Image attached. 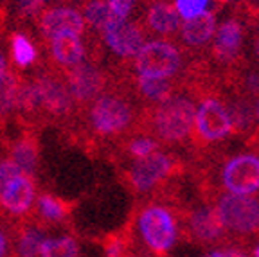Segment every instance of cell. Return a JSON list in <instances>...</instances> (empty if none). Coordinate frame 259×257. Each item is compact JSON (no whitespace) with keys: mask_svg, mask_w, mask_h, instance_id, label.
Masks as SVG:
<instances>
[{"mask_svg":"<svg viewBox=\"0 0 259 257\" xmlns=\"http://www.w3.org/2000/svg\"><path fill=\"white\" fill-rule=\"evenodd\" d=\"M232 139H236L234 128L220 84L198 97L187 158L207 157L222 151Z\"/></svg>","mask_w":259,"mask_h":257,"instance_id":"obj_4","label":"cell"},{"mask_svg":"<svg viewBox=\"0 0 259 257\" xmlns=\"http://www.w3.org/2000/svg\"><path fill=\"white\" fill-rule=\"evenodd\" d=\"M196 103L198 99L194 97V94L182 84V89L175 96H171L160 105L142 106L135 132L151 135L166 149L189 151Z\"/></svg>","mask_w":259,"mask_h":257,"instance_id":"obj_2","label":"cell"},{"mask_svg":"<svg viewBox=\"0 0 259 257\" xmlns=\"http://www.w3.org/2000/svg\"><path fill=\"white\" fill-rule=\"evenodd\" d=\"M222 2V4H227V2H232V0H218V4Z\"/></svg>","mask_w":259,"mask_h":257,"instance_id":"obj_39","label":"cell"},{"mask_svg":"<svg viewBox=\"0 0 259 257\" xmlns=\"http://www.w3.org/2000/svg\"><path fill=\"white\" fill-rule=\"evenodd\" d=\"M252 255H254V257H259V241L255 243L254 250H252Z\"/></svg>","mask_w":259,"mask_h":257,"instance_id":"obj_38","label":"cell"},{"mask_svg":"<svg viewBox=\"0 0 259 257\" xmlns=\"http://www.w3.org/2000/svg\"><path fill=\"white\" fill-rule=\"evenodd\" d=\"M11 54L13 61H15L16 67L27 68L29 65H32L36 61V47L32 45V41L29 40L25 34L22 32H16L11 38Z\"/></svg>","mask_w":259,"mask_h":257,"instance_id":"obj_26","label":"cell"},{"mask_svg":"<svg viewBox=\"0 0 259 257\" xmlns=\"http://www.w3.org/2000/svg\"><path fill=\"white\" fill-rule=\"evenodd\" d=\"M9 158L22 169V173L32 177L36 173L38 162H40V153H38V142L36 139L29 133L22 135L15 144H11L9 149Z\"/></svg>","mask_w":259,"mask_h":257,"instance_id":"obj_20","label":"cell"},{"mask_svg":"<svg viewBox=\"0 0 259 257\" xmlns=\"http://www.w3.org/2000/svg\"><path fill=\"white\" fill-rule=\"evenodd\" d=\"M205 257H210V255H205Z\"/></svg>","mask_w":259,"mask_h":257,"instance_id":"obj_41","label":"cell"},{"mask_svg":"<svg viewBox=\"0 0 259 257\" xmlns=\"http://www.w3.org/2000/svg\"><path fill=\"white\" fill-rule=\"evenodd\" d=\"M38 27L44 38H53L56 34H81L87 29L85 18L79 9L72 6H54L40 13L38 18Z\"/></svg>","mask_w":259,"mask_h":257,"instance_id":"obj_15","label":"cell"},{"mask_svg":"<svg viewBox=\"0 0 259 257\" xmlns=\"http://www.w3.org/2000/svg\"><path fill=\"white\" fill-rule=\"evenodd\" d=\"M40 2H44V0H40Z\"/></svg>","mask_w":259,"mask_h":257,"instance_id":"obj_42","label":"cell"},{"mask_svg":"<svg viewBox=\"0 0 259 257\" xmlns=\"http://www.w3.org/2000/svg\"><path fill=\"white\" fill-rule=\"evenodd\" d=\"M122 175L130 191L137 196L177 205L184 178L189 177V158L175 149L162 148L150 157L132 160Z\"/></svg>","mask_w":259,"mask_h":257,"instance_id":"obj_1","label":"cell"},{"mask_svg":"<svg viewBox=\"0 0 259 257\" xmlns=\"http://www.w3.org/2000/svg\"><path fill=\"white\" fill-rule=\"evenodd\" d=\"M81 15L85 18V24H89L96 32H103L108 25L119 20L112 15L106 0H87L81 8Z\"/></svg>","mask_w":259,"mask_h":257,"instance_id":"obj_23","label":"cell"},{"mask_svg":"<svg viewBox=\"0 0 259 257\" xmlns=\"http://www.w3.org/2000/svg\"><path fill=\"white\" fill-rule=\"evenodd\" d=\"M9 68H8V60H6V56L2 54V51H0V83L6 79V76H8Z\"/></svg>","mask_w":259,"mask_h":257,"instance_id":"obj_35","label":"cell"},{"mask_svg":"<svg viewBox=\"0 0 259 257\" xmlns=\"http://www.w3.org/2000/svg\"><path fill=\"white\" fill-rule=\"evenodd\" d=\"M128 257H137V255H128Z\"/></svg>","mask_w":259,"mask_h":257,"instance_id":"obj_40","label":"cell"},{"mask_svg":"<svg viewBox=\"0 0 259 257\" xmlns=\"http://www.w3.org/2000/svg\"><path fill=\"white\" fill-rule=\"evenodd\" d=\"M22 169L15 164L9 157H0V189L4 187L8 182H11L13 178L20 177Z\"/></svg>","mask_w":259,"mask_h":257,"instance_id":"obj_30","label":"cell"},{"mask_svg":"<svg viewBox=\"0 0 259 257\" xmlns=\"http://www.w3.org/2000/svg\"><path fill=\"white\" fill-rule=\"evenodd\" d=\"M79 255V243L72 236L45 237L40 246L38 257H77Z\"/></svg>","mask_w":259,"mask_h":257,"instance_id":"obj_25","label":"cell"},{"mask_svg":"<svg viewBox=\"0 0 259 257\" xmlns=\"http://www.w3.org/2000/svg\"><path fill=\"white\" fill-rule=\"evenodd\" d=\"M13 248V239L8 230L0 229V257H9Z\"/></svg>","mask_w":259,"mask_h":257,"instance_id":"obj_32","label":"cell"},{"mask_svg":"<svg viewBox=\"0 0 259 257\" xmlns=\"http://www.w3.org/2000/svg\"><path fill=\"white\" fill-rule=\"evenodd\" d=\"M126 87L141 106H155L169 99L182 89V79H162L132 74L126 79Z\"/></svg>","mask_w":259,"mask_h":257,"instance_id":"obj_14","label":"cell"},{"mask_svg":"<svg viewBox=\"0 0 259 257\" xmlns=\"http://www.w3.org/2000/svg\"><path fill=\"white\" fill-rule=\"evenodd\" d=\"M141 24L144 25L148 34L173 40L178 34L182 18L178 16L173 0H151L146 8Z\"/></svg>","mask_w":259,"mask_h":257,"instance_id":"obj_17","label":"cell"},{"mask_svg":"<svg viewBox=\"0 0 259 257\" xmlns=\"http://www.w3.org/2000/svg\"><path fill=\"white\" fill-rule=\"evenodd\" d=\"M245 142H247V146H248V149H250V151H254V153H257V155H259V128H255V132L252 133V135L248 137Z\"/></svg>","mask_w":259,"mask_h":257,"instance_id":"obj_34","label":"cell"},{"mask_svg":"<svg viewBox=\"0 0 259 257\" xmlns=\"http://www.w3.org/2000/svg\"><path fill=\"white\" fill-rule=\"evenodd\" d=\"M60 74L67 84L74 105L83 110L112 84L106 70L90 61H81L70 68H63Z\"/></svg>","mask_w":259,"mask_h":257,"instance_id":"obj_10","label":"cell"},{"mask_svg":"<svg viewBox=\"0 0 259 257\" xmlns=\"http://www.w3.org/2000/svg\"><path fill=\"white\" fill-rule=\"evenodd\" d=\"M248 29L250 25L238 11H232V15L227 16L216 27L212 44L207 49L209 54L205 56L220 74L234 70L248 61L245 58V41L248 36Z\"/></svg>","mask_w":259,"mask_h":257,"instance_id":"obj_9","label":"cell"},{"mask_svg":"<svg viewBox=\"0 0 259 257\" xmlns=\"http://www.w3.org/2000/svg\"><path fill=\"white\" fill-rule=\"evenodd\" d=\"M32 83L36 89L40 115L54 119L72 115L76 105L60 72H40L32 77Z\"/></svg>","mask_w":259,"mask_h":257,"instance_id":"obj_11","label":"cell"},{"mask_svg":"<svg viewBox=\"0 0 259 257\" xmlns=\"http://www.w3.org/2000/svg\"><path fill=\"white\" fill-rule=\"evenodd\" d=\"M101 41L110 53L121 60H132L148 41V31L141 20H117L105 29Z\"/></svg>","mask_w":259,"mask_h":257,"instance_id":"obj_12","label":"cell"},{"mask_svg":"<svg viewBox=\"0 0 259 257\" xmlns=\"http://www.w3.org/2000/svg\"><path fill=\"white\" fill-rule=\"evenodd\" d=\"M218 18L216 11H205L202 15L184 20L178 29V41L180 47L189 54H205L210 45V40L214 38Z\"/></svg>","mask_w":259,"mask_h":257,"instance_id":"obj_13","label":"cell"},{"mask_svg":"<svg viewBox=\"0 0 259 257\" xmlns=\"http://www.w3.org/2000/svg\"><path fill=\"white\" fill-rule=\"evenodd\" d=\"M20 77L13 72H8L6 79L0 83V121L16 112V90H18Z\"/></svg>","mask_w":259,"mask_h":257,"instance_id":"obj_27","label":"cell"},{"mask_svg":"<svg viewBox=\"0 0 259 257\" xmlns=\"http://www.w3.org/2000/svg\"><path fill=\"white\" fill-rule=\"evenodd\" d=\"M45 241V234L40 227L27 223L16 230L15 237V253L18 257H38L40 246Z\"/></svg>","mask_w":259,"mask_h":257,"instance_id":"obj_21","label":"cell"},{"mask_svg":"<svg viewBox=\"0 0 259 257\" xmlns=\"http://www.w3.org/2000/svg\"><path fill=\"white\" fill-rule=\"evenodd\" d=\"M222 92L227 110H229V115H231L234 137L247 141L248 137L255 132V128H257L254 113V99L243 96L239 92H234V90L222 89Z\"/></svg>","mask_w":259,"mask_h":257,"instance_id":"obj_18","label":"cell"},{"mask_svg":"<svg viewBox=\"0 0 259 257\" xmlns=\"http://www.w3.org/2000/svg\"><path fill=\"white\" fill-rule=\"evenodd\" d=\"M175 9L182 20H189L194 16L209 11L210 0H173Z\"/></svg>","mask_w":259,"mask_h":257,"instance_id":"obj_28","label":"cell"},{"mask_svg":"<svg viewBox=\"0 0 259 257\" xmlns=\"http://www.w3.org/2000/svg\"><path fill=\"white\" fill-rule=\"evenodd\" d=\"M139 0H106L110 11L119 20H128Z\"/></svg>","mask_w":259,"mask_h":257,"instance_id":"obj_29","label":"cell"},{"mask_svg":"<svg viewBox=\"0 0 259 257\" xmlns=\"http://www.w3.org/2000/svg\"><path fill=\"white\" fill-rule=\"evenodd\" d=\"M49 53L51 60L54 61L56 67L70 68L74 65L85 61L87 47L81 34H56V36L49 38Z\"/></svg>","mask_w":259,"mask_h":257,"instance_id":"obj_19","label":"cell"},{"mask_svg":"<svg viewBox=\"0 0 259 257\" xmlns=\"http://www.w3.org/2000/svg\"><path fill=\"white\" fill-rule=\"evenodd\" d=\"M119 146H121V149L124 151L126 157L132 158V160H141V158L150 157L155 151L162 149V146L155 141L153 137L142 132L130 133L128 137H124V139L119 142Z\"/></svg>","mask_w":259,"mask_h":257,"instance_id":"obj_22","label":"cell"},{"mask_svg":"<svg viewBox=\"0 0 259 257\" xmlns=\"http://www.w3.org/2000/svg\"><path fill=\"white\" fill-rule=\"evenodd\" d=\"M198 54L186 53L173 40L153 38L141 47L132 58V74L146 77H162V79H178L189 67L191 60Z\"/></svg>","mask_w":259,"mask_h":257,"instance_id":"obj_8","label":"cell"},{"mask_svg":"<svg viewBox=\"0 0 259 257\" xmlns=\"http://www.w3.org/2000/svg\"><path fill=\"white\" fill-rule=\"evenodd\" d=\"M38 210V216L45 221V223H61L65 218L69 216V205L63 200L53 196V194H40L34 201Z\"/></svg>","mask_w":259,"mask_h":257,"instance_id":"obj_24","label":"cell"},{"mask_svg":"<svg viewBox=\"0 0 259 257\" xmlns=\"http://www.w3.org/2000/svg\"><path fill=\"white\" fill-rule=\"evenodd\" d=\"M252 51H254V56L259 63V29H255V34L252 38Z\"/></svg>","mask_w":259,"mask_h":257,"instance_id":"obj_36","label":"cell"},{"mask_svg":"<svg viewBox=\"0 0 259 257\" xmlns=\"http://www.w3.org/2000/svg\"><path fill=\"white\" fill-rule=\"evenodd\" d=\"M85 110L89 132L96 139L121 142L137 130L142 106L132 96L128 87L110 84Z\"/></svg>","mask_w":259,"mask_h":257,"instance_id":"obj_3","label":"cell"},{"mask_svg":"<svg viewBox=\"0 0 259 257\" xmlns=\"http://www.w3.org/2000/svg\"><path fill=\"white\" fill-rule=\"evenodd\" d=\"M254 113H255V122H257V128H259V96L254 99Z\"/></svg>","mask_w":259,"mask_h":257,"instance_id":"obj_37","label":"cell"},{"mask_svg":"<svg viewBox=\"0 0 259 257\" xmlns=\"http://www.w3.org/2000/svg\"><path fill=\"white\" fill-rule=\"evenodd\" d=\"M135 216V232L146 250L157 257L167 255L177 239H180L177 207L164 201H150L141 207Z\"/></svg>","mask_w":259,"mask_h":257,"instance_id":"obj_7","label":"cell"},{"mask_svg":"<svg viewBox=\"0 0 259 257\" xmlns=\"http://www.w3.org/2000/svg\"><path fill=\"white\" fill-rule=\"evenodd\" d=\"M36 201V185L32 177L20 175L0 189V210L8 216H25Z\"/></svg>","mask_w":259,"mask_h":257,"instance_id":"obj_16","label":"cell"},{"mask_svg":"<svg viewBox=\"0 0 259 257\" xmlns=\"http://www.w3.org/2000/svg\"><path fill=\"white\" fill-rule=\"evenodd\" d=\"M41 2L40 0H18V9L22 15H36V9Z\"/></svg>","mask_w":259,"mask_h":257,"instance_id":"obj_33","label":"cell"},{"mask_svg":"<svg viewBox=\"0 0 259 257\" xmlns=\"http://www.w3.org/2000/svg\"><path fill=\"white\" fill-rule=\"evenodd\" d=\"M180 239L202 248H229L234 246L214 205L200 196L180 200L177 205Z\"/></svg>","mask_w":259,"mask_h":257,"instance_id":"obj_6","label":"cell"},{"mask_svg":"<svg viewBox=\"0 0 259 257\" xmlns=\"http://www.w3.org/2000/svg\"><path fill=\"white\" fill-rule=\"evenodd\" d=\"M210 257H250V253L241 246H229V248H218L209 253Z\"/></svg>","mask_w":259,"mask_h":257,"instance_id":"obj_31","label":"cell"},{"mask_svg":"<svg viewBox=\"0 0 259 257\" xmlns=\"http://www.w3.org/2000/svg\"><path fill=\"white\" fill-rule=\"evenodd\" d=\"M202 200L214 205L234 246L254 245L259 241V194H231L223 191L196 193Z\"/></svg>","mask_w":259,"mask_h":257,"instance_id":"obj_5","label":"cell"}]
</instances>
